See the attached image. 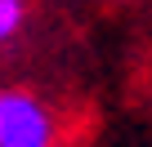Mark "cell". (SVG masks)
I'll return each instance as SVG.
<instances>
[{
  "instance_id": "6da1fadb",
  "label": "cell",
  "mask_w": 152,
  "mask_h": 147,
  "mask_svg": "<svg viewBox=\"0 0 152 147\" xmlns=\"http://www.w3.org/2000/svg\"><path fill=\"white\" fill-rule=\"evenodd\" d=\"M54 112L31 94H0V147H54Z\"/></svg>"
},
{
  "instance_id": "7a4b0ae2",
  "label": "cell",
  "mask_w": 152,
  "mask_h": 147,
  "mask_svg": "<svg viewBox=\"0 0 152 147\" xmlns=\"http://www.w3.org/2000/svg\"><path fill=\"white\" fill-rule=\"evenodd\" d=\"M23 14H27L23 0H0V45H5V40L23 27Z\"/></svg>"
}]
</instances>
